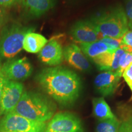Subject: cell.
I'll use <instances>...</instances> for the list:
<instances>
[{
    "label": "cell",
    "instance_id": "1",
    "mask_svg": "<svg viewBox=\"0 0 132 132\" xmlns=\"http://www.w3.org/2000/svg\"><path fill=\"white\" fill-rule=\"evenodd\" d=\"M43 90L63 106H69L78 98L81 89L80 78L73 71L64 67H47L36 76Z\"/></svg>",
    "mask_w": 132,
    "mask_h": 132
},
{
    "label": "cell",
    "instance_id": "2",
    "mask_svg": "<svg viewBox=\"0 0 132 132\" xmlns=\"http://www.w3.org/2000/svg\"><path fill=\"white\" fill-rule=\"evenodd\" d=\"M55 103L45 95L33 91H24L14 113L32 121L47 122L55 114Z\"/></svg>",
    "mask_w": 132,
    "mask_h": 132
},
{
    "label": "cell",
    "instance_id": "3",
    "mask_svg": "<svg viewBox=\"0 0 132 132\" xmlns=\"http://www.w3.org/2000/svg\"><path fill=\"white\" fill-rule=\"evenodd\" d=\"M90 20L94 24L100 38L120 39L129 30L124 9L121 6L114 7L92 18Z\"/></svg>",
    "mask_w": 132,
    "mask_h": 132
},
{
    "label": "cell",
    "instance_id": "4",
    "mask_svg": "<svg viewBox=\"0 0 132 132\" xmlns=\"http://www.w3.org/2000/svg\"><path fill=\"white\" fill-rule=\"evenodd\" d=\"M33 30L16 23L4 27L0 36V63L14 59L23 49L24 36Z\"/></svg>",
    "mask_w": 132,
    "mask_h": 132
},
{
    "label": "cell",
    "instance_id": "5",
    "mask_svg": "<svg viewBox=\"0 0 132 132\" xmlns=\"http://www.w3.org/2000/svg\"><path fill=\"white\" fill-rule=\"evenodd\" d=\"M47 123L32 121L15 113L0 119V132H44Z\"/></svg>",
    "mask_w": 132,
    "mask_h": 132
},
{
    "label": "cell",
    "instance_id": "6",
    "mask_svg": "<svg viewBox=\"0 0 132 132\" xmlns=\"http://www.w3.org/2000/svg\"><path fill=\"white\" fill-rule=\"evenodd\" d=\"M44 132H84V129L80 119L75 114L60 112L54 114Z\"/></svg>",
    "mask_w": 132,
    "mask_h": 132
},
{
    "label": "cell",
    "instance_id": "7",
    "mask_svg": "<svg viewBox=\"0 0 132 132\" xmlns=\"http://www.w3.org/2000/svg\"><path fill=\"white\" fill-rule=\"evenodd\" d=\"M24 92V86L19 81L6 80L0 100V116L12 113Z\"/></svg>",
    "mask_w": 132,
    "mask_h": 132
},
{
    "label": "cell",
    "instance_id": "8",
    "mask_svg": "<svg viewBox=\"0 0 132 132\" xmlns=\"http://www.w3.org/2000/svg\"><path fill=\"white\" fill-rule=\"evenodd\" d=\"M0 67L6 78L14 81L26 80L32 74L33 70L32 64L26 57L10 59L3 62Z\"/></svg>",
    "mask_w": 132,
    "mask_h": 132
},
{
    "label": "cell",
    "instance_id": "9",
    "mask_svg": "<svg viewBox=\"0 0 132 132\" xmlns=\"http://www.w3.org/2000/svg\"><path fill=\"white\" fill-rule=\"evenodd\" d=\"M70 34L75 42L87 44L99 40L100 36L90 20L77 21L71 27Z\"/></svg>",
    "mask_w": 132,
    "mask_h": 132
},
{
    "label": "cell",
    "instance_id": "10",
    "mask_svg": "<svg viewBox=\"0 0 132 132\" xmlns=\"http://www.w3.org/2000/svg\"><path fill=\"white\" fill-rule=\"evenodd\" d=\"M122 76L117 72L105 71L95 77L94 84L96 91L102 97L113 95L119 86Z\"/></svg>",
    "mask_w": 132,
    "mask_h": 132
},
{
    "label": "cell",
    "instance_id": "11",
    "mask_svg": "<svg viewBox=\"0 0 132 132\" xmlns=\"http://www.w3.org/2000/svg\"><path fill=\"white\" fill-rule=\"evenodd\" d=\"M63 56L69 65L77 70L88 72L91 67L88 59L78 45L72 44L63 49Z\"/></svg>",
    "mask_w": 132,
    "mask_h": 132
},
{
    "label": "cell",
    "instance_id": "12",
    "mask_svg": "<svg viewBox=\"0 0 132 132\" xmlns=\"http://www.w3.org/2000/svg\"><path fill=\"white\" fill-rule=\"evenodd\" d=\"M42 63L49 66H56L63 61V48L61 44L55 39L47 42L38 55Z\"/></svg>",
    "mask_w": 132,
    "mask_h": 132
},
{
    "label": "cell",
    "instance_id": "13",
    "mask_svg": "<svg viewBox=\"0 0 132 132\" xmlns=\"http://www.w3.org/2000/svg\"><path fill=\"white\" fill-rule=\"evenodd\" d=\"M25 11L31 16L40 17L52 9L56 0H21Z\"/></svg>",
    "mask_w": 132,
    "mask_h": 132
},
{
    "label": "cell",
    "instance_id": "14",
    "mask_svg": "<svg viewBox=\"0 0 132 132\" xmlns=\"http://www.w3.org/2000/svg\"><path fill=\"white\" fill-rule=\"evenodd\" d=\"M48 42L42 34L34 32H29L24 36L23 49L29 53H37Z\"/></svg>",
    "mask_w": 132,
    "mask_h": 132
},
{
    "label": "cell",
    "instance_id": "15",
    "mask_svg": "<svg viewBox=\"0 0 132 132\" xmlns=\"http://www.w3.org/2000/svg\"><path fill=\"white\" fill-rule=\"evenodd\" d=\"M92 112L98 120L114 119L117 117L113 113L111 108L103 97H97L92 99Z\"/></svg>",
    "mask_w": 132,
    "mask_h": 132
},
{
    "label": "cell",
    "instance_id": "16",
    "mask_svg": "<svg viewBox=\"0 0 132 132\" xmlns=\"http://www.w3.org/2000/svg\"><path fill=\"white\" fill-rule=\"evenodd\" d=\"M80 48L86 56L92 60L100 54L110 51L108 47L100 40L91 43L80 44Z\"/></svg>",
    "mask_w": 132,
    "mask_h": 132
},
{
    "label": "cell",
    "instance_id": "17",
    "mask_svg": "<svg viewBox=\"0 0 132 132\" xmlns=\"http://www.w3.org/2000/svg\"><path fill=\"white\" fill-rule=\"evenodd\" d=\"M120 122L118 118L98 120L96 125V132H118Z\"/></svg>",
    "mask_w": 132,
    "mask_h": 132
},
{
    "label": "cell",
    "instance_id": "18",
    "mask_svg": "<svg viewBox=\"0 0 132 132\" xmlns=\"http://www.w3.org/2000/svg\"><path fill=\"white\" fill-rule=\"evenodd\" d=\"M113 53L108 51L94 58L92 61L94 62L100 70L109 71L111 67Z\"/></svg>",
    "mask_w": 132,
    "mask_h": 132
},
{
    "label": "cell",
    "instance_id": "19",
    "mask_svg": "<svg viewBox=\"0 0 132 132\" xmlns=\"http://www.w3.org/2000/svg\"><path fill=\"white\" fill-rule=\"evenodd\" d=\"M100 40L103 42L108 47L109 50L112 53L115 52L116 50L120 48V45H121V39H120L103 37L100 38Z\"/></svg>",
    "mask_w": 132,
    "mask_h": 132
},
{
    "label": "cell",
    "instance_id": "20",
    "mask_svg": "<svg viewBox=\"0 0 132 132\" xmlns=\"http://www.w3.org/2000/svg\"><path fill=\"white\" fill-rule=\"evenodd\" d=\"M131 63H132V53L125 52L120 59L119 70L117 73L122 76L125 69Z\"/></svg>",
    "mask_w": 132,
    "mask_h": 132
},
{
    "label": "cell",
    "instance_id": "21",
    "mask_svg": "<svg viewBox=\"0 0 132 132\" xmlns=\"http://www.w3.org/2000/svg\"><path fill=\"white\" fill-rule=\"evenodd\" d=\"M121 39V45L120 48L125 52L132 53V30H128L125 32Z\"/></svg>",
    "mask_w": 132,
    "mask_h": 132
},
{
    "label": "cell",
    "instance_id": "22",
    "mask_svg": "<svg viewBox=\"0 0 132 132\" xmlns=\"http://www.w3.org/2000/svg\"><path fill=\"white\" fill-rule=\"evenodd\" d=\"M125 52V51L122 48H119L113 52L111 67H110L109 71H111V72H118L119 70V65L120 59Z\"/></svg>",
    "mask_w": 132,
    "mask_h": 132
},
{
    "label": "cell",
    "instance_id": "23",
    "mask_svg": "<svg viewBox=\"0 0 132 132\" xmlns=\"http://www.w3.org/2000/svg\"><path fill=\"white\" fill-rule=\"evenodd\" d=\"M122 77L124 79L125 82L128 86L129 87L130 90L131 92V96L130 98V100H132V63L125 69L123 72Z\"/></svg>",
    "mask_w": 132,
    "mask_h": 132
},
{
    "label": "cell",
    "instance_id": "24",
    "mask_svg": "<svg viewBox=\"0 0 132 132\" xmlns=\"http://www.w3.org/2000/svg\"><path fill=\"white\" fill-rule=\"evenodd\" d=\"M124 11L127 19L128 28L130 30H132V0H127Z\"/></svg>",
    "mask_w": 132,
    "mask_h": 132
},
{
    "label": "cell",
    "instance_id": "25",
    "mask_svg": "<svg viewBox=\"0 0 132 132\" xmlns=\"http://www.w3.org/2000/svg\"><path fill=\"white\" fill-rule=\"evenodd\" d=\"M118 132H132V117H129L120 122Z\"/></svg>",
    "mask_w": 132,
    "mask_h": 132
},
{
    "label": "cell",
    "instance_id": "26",
    "mask_svg": "<svg viewBox=\"0 0 132 132\" xmlns=\"http://www.w3.org/2000/svg\"><path fill=\"white\" fill-rule=\"evenodd\" d=\"M21 0H0V6L3 8H9L17 4Z\"/></svg>",
    "mask_w": 132,
    "mask_h": 132
},
{
    "label": "cell",
    "instance_id": "27",
    "mask_svg": "<svg viewBox=\"0 0 132 132\" xmlns=\"http://www.w3.org/2000/svg\"><path fill=\"white\" fill-rule=\"evenodd\" d=\"M7 19V13L5 11L4 8L0 6V28L4 25Z\"/></svg>",
    "mask_w": 132,
    "mask_h": 132
},
{
    "label": "cell",
    "instance_id": "28",
    "mask_svg": "<svg viewBox=\"0 0 132 132\" xmlns=\"http://www.w3.org/2000/svg\"><path fill=\"white\" fill-rule=\"evenodd\" d=\"M7 79L4 77L3 73H2L1 70V67H0V100L1 98V94H2V92L3 89V87H4L5 82Z\"/></svg>",
    "mask_w": 132,
    "mask_h": 132
}]
</instances>
